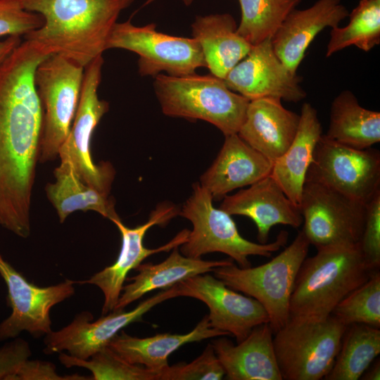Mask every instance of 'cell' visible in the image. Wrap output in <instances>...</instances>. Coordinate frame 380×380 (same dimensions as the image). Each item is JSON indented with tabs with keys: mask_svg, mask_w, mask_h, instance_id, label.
Instances as JSON below:
<instances>
[{
	"mask_svg": "<svg viewBox=\"0 0 380 380\" xmlns=\"http://www.w3.org/2000/svg\"><path fill=\"white\" fill-rule=\"evenodd\" d=\"M49 55L25 40L0 65V225L22 238L31 231L43 122L34 75Z\"/></svg>",
	"mask_w": 380,
	"mask_h": 380,
	"instance_id": "obj_1",
	"label": "cell"
},
{
	"mask_svg": "<svg viewBox=\"0 0 380 380\" xmlns=\"http://www.w3.org/2000/svg\"><path fill=\"white\" fill-rule=\"evenodd\" d=\"M135 0H21L42 25L24 35L50 54L85 68L101 56L120 13Z\"/></svg>",
	"mask_w": 380,
	"mask_h": 380,
	"instance_id": "obj_2",
	"label": "cell"
},
{
	"mask_svg": "<svg viewBox=\"0 0 380 380\" xmlns=\"http://www.w3.org/2000/svg\"><path fill=\"white\" fill-rule=\"evenodd\" d=\"M297 274L290 300L289 317L324 319L338 303L379 270L372 268L359 244L317 249Z\"/></svg>",
	"mask_w": 380,
	"mask_h": 380,
	"instance_id": "obj_3",
	"label": "cell"
},
{
	"mask_svg": "<svg viewBox=\"0 0 380 380\" xmlns=\"http://www.w3.org/2000/svg\"><path fill=\"white\" fill-rule=\"evenodd\" d=\"M153 89L165 115L208 122L224 136L238 133L250 101L212 74L160 73L154 77Z\"/></svg>",
	"mask_w": 380,
	"mask_h": 380,
	"instance_id": "obj_4",
	"label": "cell"
},
{
	"mask_svg": "<svg viewBox=\"0 0 380 380\" xmlns=\"http://www.w3.org/2000/svg\"><path fill=\"white\" fill-rule=\"evenodd\" d=\"M192 188L191 195L179 213L193 226L186 241L180 246L184 255L199 258L219 252L235 260L240 267L246 268L251 267L250 255L269 258L286 244L289 233L285 230L280 231L271 243H255L244 239L232 215L213 206L211 195L199 182L194 184Z\"/></svg>",
	"mask_w": 380,
	"mask_h": 380,
	"instance_id": "obj_5",
	"label": "cell"
},
{
	"mask_svg": "<svg viewBox=\"0 0 380 380\" xmlns=\"http://www.w3.org/2000/svg\"><path fill=\"white\" fill-rule=\"evenodd\" d=\"M310 245L300 231L290 245L265 264L242 268L232 263L215 267L213 272L228 287L257 300L266 310L275 333L289 318L295 280Z\"/></svg>",
	"mask_w": 380,
	"mask_h": 380,
	"instance_id": "obj_6",
	"label": "cell"
},
{
	"mask_svg": "<svg viewBox=\"0 0 380 380\" xmlns=\"http://www.w3.org/2000/svg\"><path fill=\"white\" fill-rule=\"evenodd\" d=\"M346 326L333 315L290 317L274 334V350L282 380H319L331 369Z\"/></svg>",
	"mask_w": 380,
	"mask_h": 380,
	"instance_id": "obj_7",
	"label": "cell"
},
{
	"mask_svg": "<svg viewBox=\"0 0 380 380\" xmlns=\"http://www.w3.org/2000/svg\"><path fill=\"white\" fill-rule=\"evenodd\" d=\"M84 72V67L57 53L36 68L34 81L43 110L40 163L58 156L77 109Z\"/></svg>",
	"mask_w": 380,
	"mask_h": 380,
	"instance_id": "obj_8",
	"label": "cell"
},
{
	"mask_svg": "<svg viewBox=\"0 0 380 380\" xmlns=\"http://www.w3.org/2000/svg\"><path fill=\"white\" fill-rule=\"evenodd\" d=\"M109 49L135 53L142 77H154L162 72L170 76H184L206 67L201 48L194 37L158 32L154 23L136 26L130 20L117 22L107 42L106 50Z\"/></svg>",
	"mask_w": 380,
	"mask_h": 380,
	"instance_id": "obj_9",
	"label": "cell"
},
{
	"mask_svg": "<svg viewBox=\"0 0 380 380\" xmlns=\"http://www.w3.org/2000/svg\"><path fill=\"white\" fill-rule=\"evenodd\" d=\"M103 61L101 55L84 68L77 109L69 134L59 149L58 156L71 161L86 184L109 196L115 170L108 162L95 164L90 148L94 129L109 110V103L98 96Z\"/></svg>",
	"mask_w": 380,
	"mask_h": 380,
	"instance_id": "obj_10",
	"label": "cell"
},
{
	"mask_svg": "<svg viewBox=\"0 0 380 380\" xmlns=\"http://www.w3.org/2000/svg\"><path fill=\"white\" fill-rule=\"evenodd\" d=\"M305 181L319 183L366 205L380 191V153L320 137Z\"/></svg>",
	"mask_w": 380,
	"mask_h": 380,
	"instance_id": "obj_11",
	"label": "cell"
},
{
	"mask_svg": "<svg viewBox=\"0 0 380 380\" xmlns=\"http://www.w3.org/2000/svg\"><path fill=\"white\" fill-rule=\"evenodd\" d=\"M299 208L302 232L317 249L359 244L366 205L319 183L305 181Z\"/></svg>",
	"mask_w": 380,
	"mask_h": 380,
	"instance_id": "obj_12",
	"label": "cell"
},
{
	"mask_svg": "<svg viewBox=\"0 0 380 380\" xmlns=\"http://www.w3.org/2000/svg\"><path fill=\"white\" fill-rule=\"evenodd\" d=\"M0 275L6 285L11 315L0 323V341L15 338L25 331L34 338L51 331V309L75 293V281L66 279L40 287L28 281L0 254Z\"/></svg>",
	"mask_w": 380,
	"mask_h": 380,
	"instance_id": "obj_13",
	"label": "cell"
},
{
	"mask_svg": "<svg viewBox=\"0 0 380 380\" xmlns=\"http://www.w3.org/2000/svg\"><path fill=\"white\" fill-rule=\"evenodd\" d=\"M177 296L179 290L176 284L144 300L130 311L113 310L95 321L90 312L82 311L66 327L45 335L44 352L50 355L66 350L72 357L88 360L108 346L123 328L141 321L143 315L158 304Z\"/></svg>",
	"mask_w": 380,
	"mask_h": 380,
	"instance_id": "obj_14",
	"label": "cell"
},
{
	"mask_svg": "<svg viewBox=\"0 0 380 380\" xmlns=\"http://www.w3.org/2000/svg\"><path fill=\"white\" fill-rule=\"evenodd\" d=\"M179 209L172 203L163 202L151 211L148 220L134 228L126 227L121 220L112 221L121 234V248L115 262L96 272L89 279L75 281L98 286L104 296L102 315L112 312L120 296L124 282L130 270L140 265L147 257L160 252H168L184 243L189 230L184 229L172 240L157 248H147L143 241L147 231L154 225H166L173 217L179 215Z\"/></svg>",
	"mask_w": 380,
	"mask_h": 380,
	"instance_id": "obj_15",
	"label": "cell"
},
{
	"mask_svg": "<svg viewBox=\"0 0 380 380\" xmlns=\"http://www.w3.org/2000/svg\"><path fill=\"white\" fill-rule=\"evenodd\" d=\"M177 284L179 296L198 299L208 307L211 327L232 334L237 343L255 327L269 323L266 310L257 300L236 292L215 276L200 274Z\"/></svg>",
	"mask_w": 380,
	"mask_h": 380,
	"instance_id": "obj_16",
	"label": "cell"
},
{
	"mask_svg": "<svg viewBox=\"0 0 380 380\" xmlns=\"http://www.w3.org/2000/svg\"><path fill=\"white\" fill-rule=\"evenodd\" d=\"M301 80L281 61L271 39H267L253 46L224 81L229 89L249 101L272 97L296 103L306 96Z\"/></svg>",
	"mask_w": 380,
	"mask_h": 380,
	"instance_id": "obj_17",
	"label": "cell"
},
{
	"mask_svg": "<svg viewBox=\"0 0 380 380\" xmlns=\"http://www.w3.org/2000/svg\"><path fill=\"white\" fill-rule=\"evenodd\" d=\"M220 208L230 215H243L256 225L259 243H267L272 227L277 224L294 228L303 224L299 206L293 203L270 175L247 189L222 198Z\"/></svg>",
	"mask_w": 380,
	"mask_h": 380,
	"instance_id": "obj_18",
	"label": "cell"
},
{
	"mask_svg": "<svg viewBox=\"0 0 380 380\" xmlns=\"http://www.w3.org/2000/svg\"><path fill=\"white\" fill-rule=\"evenodd\" d=\"M217 157L201 176L199 184L213 200L250 186L270 175L273 162L243 141L238 134L225 135Z\"/></svg>",
	"mask_w": 380,
	"mask_h": 380,
	"instance_id": "obj_19",
	"label": "cell"
},
{
	"mask_svg": "<svg viewBox=\"0 0 380 380\" xmlns=\"http://www.w3.org/2000/svg\"><path fill=\"white\" fill-rule=\"evenodd\" d=\"M348 14L341 0H318L308 8L293 9L271 38L276 55L296 72L315 37L325 27L338 26Z\"/></svg>",
	"mask_w": 380,
	"mask_h": 380,
	"instance_id": "obj_20",
	"label": "cell"
},
{
	"mask_svg": "<svg viewBox=\"0 0 380 380\" xmlns=\"http://www.w3.org/2000/svg\"><path fill=\"white\" fill-rule=\"evenodd\" d=\"M269 323L258 325L234 345L219 336L212 342L215 353L230 380H282Z\"/></svg>",
	"mask_w": 380,
	"mask_h": 380,
	"instance_id": "obj_21",
	"label": "cell"
},
{
	"mask_svg": "<svg viewBox=\"0 0 380 380\" xmlns=\"http://www.w3.org/2000/svg\"><path fill=\"white\" fill-rule=\"evenodd\" d=\"M300 115L285 108L281 99L264 97L249 101L238 135L273 163L289 148Z\"/></svg>",
	"mask_w": 380,
	"mask_h": 380,
	"instance_id": "obj_22",
	"label": "cell"
},
{
	"mask_svg": "<svg viewBox=\"0 0 380 380\" xmlns=\"http://www.w3.org/2000/svg\"><path fill=\"white\" fill-rule=\"evenodd\" d=\"M322 134V128L317 110L310 103H304L293 141L273 163L270 175L286 196L298 206L300 203L306 175Z\"/></svg>",
	"mask_w": 380,
	"mask_h": 380,
	"instance_id": "obj_23",
	"label": "cell"
},
{
	"mask_svg": "<svg viewBox=\"0 0 380 380\" xmlns=\"http://www.w3.org/2000/svg\"><path fill=\"white\" fill-rule=\"evenodd\" d=\"M236 30L229 13L198 15L191 24L192 37L201 48L206 68L210 74L223 80L253 47Z\"/></svg>",
	"mask_w": 380,
	"mask_h": 380,
	"instance_id": "obj_24",
	"label": "cell"
},
{
	"mask_svg": "<svg viewBox=\"0 0 380 380\" xmlns=\"http://www.w3.org/2000/svg\"><path fill=\"white\" fill-rule=\"evenodd\" d=\"M179 247L158 264L144 263L135 270L138 274L127 279L132 281L123 286L119 300L113 310H122L146 293L159 289H168L189 277L213 272L217 267L231 265V258L222 260H204L182 255Z\"/></svg>",
	"mask_w": 380,
	"mask_h": 380,
	"instance_id": "obj_25",
	"label": "cell"
},
{
	"mask_svg": "<svg viewBox=\"0 0 380 380\" xmlns=\"http://www.w3.org/2000/svg\"><path fill=\"white\" fill-rule=\"evenodd\" d=\"M226 335L228 334L211 327L208 316H205L192 331L185 334L164 333L138 338L122 331L108 346L126 361L142 365L159 374L169 366L168 357L183 345Z\"/></svg>",
	"mask_w": 380,
	"mask_h": 380,
	"instance_id": "obj_26",
	"label": "cell"
},
{
	"mask_svg": "<svg viewBox=\"0 0 380 380\" xmlns=\"http://www.w3.org/2000/svg\"><path fill=\"white\" fill-rule=\"evenodd\" d=\"M60 159V165L53 171L56 181L45 187L46 196L56 209L60 222L77 210H93L111 221L120 220L113 198L86 184L68 158Z\"/></svg>",
	"mask_w": 380,
	"mask_h": 380,
	"instance_id": "obj_27",
	"label": "cell"
},
{
	"mask_svg": "<svg viewBox=\"0 0 380 380\" xmlns=\"http://www.w3.org/2000/svg\"><path fill=\"white\" fill-rule=\"evenodd\" d=\"M325 135L355 148H371L380 141V113L363 108L353 93L343 91L331 103Z\"/></svg>",
	"mask_w": 380,
	"mask_h": 380,
	"instance_id": "obj_28",
	"label": "cell"
},
{
	"mask_svg": "<svg viewBox=\"0 0 380 380\" xmlns=\"http://www.w3.org/2000/svg\"><path fill=\"white\" fill-rule=\"evenodd\" d=\"M380 328L365 324L346 326L327 380H357L380 353Z\"/></svg>",
	"mask_w": 380,
	"mask_h": 380,
	"instance_id": "obj_29",
	"label": "cell"
},
{
	"mask_svg": "<svg viewBox=\"0 0 380 380\" xmlns=\"http://www.w3.org/2000/svg\"><path fill=\"white\" fill-rule=\"evenodd\" d=\"M348 24L331 28L326 57L348 46L369 51L380 43V0H360L348 14Z\"/></svg>",
	"mask_w": 380,
	"mask_h": 380,
	"instance_id": "obj_30",
	"label": "cell"
},
{
	"mask_svg": "<svg viewBox=\"0 0 380 380\" xmlns=\"http://www.w3.org/2000/svg\"><path fill=\"white\" fill-rule=\"evenodd\" d=\"M241 18L238 34L252 46L271 39L302 0H238Z\"/></svg>",
	"mask_w": 380,
	"mask_h": 380,
	"instance_id": "obj_31",
	"label": "cell"
},
{
	"mask_svg": "<svg viewBox=\"0 0 380 380\" xmlns=\"http://www.w3.org/2000/svg\"><path fill=\"white\" fill-rule=\"evenodd\" d=\"M59 353L58 359L65 367L86 368L91 372V379L93 380H159L158 373L126 361L108 346L88 360L78 359L62 352Z\"/></svg>",
	"mask_w": 380,
	"mask_h": 380,
	"instance_id": "obj_32",
	"label": "cell"
},
{
	"mask_svg": "<svg viewBox=\"0 0 380 380\" xmlns=\"http://www.w3.org/2000/svg\"><path fill=\"white\" fill-rule=\"evenodd\" d=\"M331 315L345 326L365 324L380 328L379 270L343 298Z\"/></svg>",
	"mask_w": 380,
	"mask_h": 380,
	"instance_id": "obj_33",
	"label": "cell"
},
{
	"mask_svg": "<svg viewBox=\"0 0 380 380\" xmlns=\"http://www.w3.org/2000/svg\"><path fill=\"white\" fill-rule=\"evenodd\" d=\"M225 375L212 344L190 363H179L168 366L159 374V380H220Z\"/></svg>",
	"mask_w": 380,
	"mask_h": 380,
	"instance_id": "obj_34",
	"label": "cell"
},
{
	"mask_svg": "<svg viewBox=\"0 0 380 380\" xmlns=\"http://www.w3.org/2000/svg\"><path fill=\"white\" fill-rule=\"evenodd\" d=\"M42 24V16L25 10L21 0H0V37L24 36Z\"/></svg>",
	"mask_w": 380,
	"mask_h": 380,
	"instance_id": "obj_35",
	"label": "cell"
},
{
	"mask_svg": "<svg viewBox=\"0 0 380 380\" xmlns=\"http://www.w3.org/2000/svg\"><path fill=\"white\" fill-rule=\"evenodd\" d=\"M360 250L369 265L379 270L380 266V191L367 204Z\"/></svg>",
	"mask_w": 380,
	"mask_h": 380,
	"instance_id": "obj_36",
	"label": "cell"
},
{
	"mask_svg": "<svg viewBox=\"0 0 380 380\" xmlns=\"http://www.w3.org/2000/svg\"><path fill=\"white\" fill-rule=\"evenodd\" d=\"M31 355L28 343L17 337L0 348V380H11Z\"/></svg>",
	"mask_w": 380,
	"mask_h": 380,
	"instance_id": "obj_37",
	"label": "cell"
},
{
	"mask_svg": "<svg viewBox=\"0 0 380 380\" xmlns=\"http://www.w3.org/2000/svg\"><path fill=\"white\" fill-rule=\"evenodd\" d=\"M78 374L61 376L57 374L56 366L42 360L25 361L11 380H89Z\"/></svg>",
	"mask_w": 380,
	"mask_h": 380,
	"instance_id": "obj_38",
	"label": "cell"
},
{
	"mask_svg": "<svg viewBox=\"0 0 380 380\" xmlns=\"http://www.w3.org/2000/svg\"><path fill=\"white\" fill-rule=\"evenodd\" d=\"M21 42L20 36H8L5 40L0 42V65Z\"/></svg>",
	"mask_w": 380,
	"mask_h": 380,
	"instance_id": "obj_39",
	"label": "cell"
},
{
	"mask_svg": "<svg viewBox=\"0 0 380 380\" xmlns=\"http://www.w3.org/2000/svg\"><path fill=\"white\" fill-rule=\"evenodd\" d=\"M367 372H365L362 375V379L379 380L380 379V361L379 359L370 366Z\"/></svg>",
	"mask_w": 380,
	"mask_h": 380,
	"instance_id": "obj_40",
	"label": "cell"
},
{
	"mask_svg": "<svg viewBox=\"0 0 380 380\" xmlns=\"http://www.w3.org/2000/svg\"><path fill=\"white\" fill-rule=\"evenodd\" d=\"M182 1L186 6H190L194 1V0H182Z\"/></svg>",
	"mask_w": 380,
	"mask_h": 380,
	"instance_id": "obj_41",
	"label": "cell"
}]
</instances>
